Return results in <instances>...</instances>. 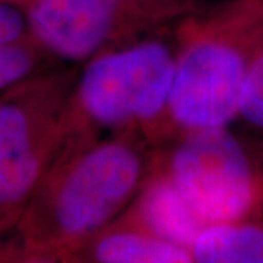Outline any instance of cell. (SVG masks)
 Returning a JSON list of instances; mask_svg holds the SVG:
<instances>
[{
  "label": "cell",
  "instance_id": "4",
  "mask_svg": "<svg viewBox=\"0 0 263 263\" xmlns=\"http://www.w3.org/2000/svg\"><path fill=\"white\" fill-rule=\"evenodd\" d=\"M176 60L148 41L94 59L79 82V103L94 122L120 126L154 119L167 108Z\"/></svg>",
  "mask_w": 263,
  "mask_h": 263
},
{
  "label": "cell",
  "instance_id": "8",
  "mask_svg": "<svg viewBox=\"0 0 263 263\" xmlns=\"http://www.w3.org/2000/svg\"><path fill=\"white\" fill-rule=\"evenodd\" d=\"M95 256L100 263H193L186 247L132 233L103 238L95 249Z\"/></svg>",
  "mask_w": 263,
  "mask_h": 263
},
{
  "label": "cell",
  "instance_id": "10",
  "mask_svg": "<svg viewBox=\"0 0 263 263\" xmlns=\"http://www.w3.org/2000/svg\"><path fill=\"white\" fill-rule=\"evenodd\" d=\"M38 48L32 38L0 46V92L9 91L32 78L38 66Z\"/></svg>",
  "mask_w": 263,
  "mask_h": 263
},
{
  "label": "cell",
  "instance_id": "7",
  "mask_svg": "<svg viewBox=\"0 0 263 263\" xmlns=\"http://www.w3.org/2000/svg\"><path fill=\"white\" fill-rule=\"evenodd\" d=\"M142 215L158 238L181 247L193 246L205 224L171 180L160 181L146 192Z\"/></svg>",
  "mask_w": 263,
  "mask_h": 263
},
{
  "label": "cell",
  "instance_id": "12",
  "mask_svg": "<svg viewBox=\"0 0 263 263\" xmlns=\"http://www.w3.org/2000/svg\"><path fill=\"white\" fill-rule=\"evenodd\" d=\"M29 38L25 10L16 3L0 0V46L16 44Z\"/></svg>",
  "mask_w": 263,
  "mask_h": 263
},
{
  "label": "cell",
  "instance_id": "5",
  "mask_svg": "<svg viewBox=\"0 0 263 263\" xmlns=\"http://www.w3.org/2000/svg\"><path fill=\"white\" fill-rule=\"evenodd\" d=\"M252 56L227 38L196 43L176 62L168 108L190 130L227 127L238 116L241 89Z\"/></svg>",
  "mask_w": 263,
  "mask_h": 263
},
{
  "label": "cell",
  "instance_id": "13",
  "mask_svg": "<svg viewBox=\"0 0 263 263\" xmlns=\"http://www.w3.org/2000/svg\"><path fill=\"white\" fill-rule=\"evenodd\" d=\"M247 263H263V228L257 227L250 245Z\"/></svg>",
  "mask_w": 263,
  "mask_h": 263
},
{
  "label": "cell",
  "instance_id": "9",
  "mask_svg": "<svg viewBox=\"0 0 263 263\" xmlns=\"http://www.w3.org/2000/svg\"><path fill=\"white\" fill-rule=\"evenodd\" d=\"M256 226L211 224L193 243V263H247Z\"/></svg>",
  "mask_w": 263,
  "mask_h": 263
},
{
  "label": "cell",
  "instance_id": "2",
  "mask_svg": "<svg viewBox=\"0 0 263 263\" xmlns=\"http://www.w3.org/2000/svg\"><path fill=\"white\" fill-rule=\"evenodd\" d=\"M170 180L209 226L237 222L257 199L249 155L227 127L190 133L173 154Z\"/></svg>",
  "mask_w": 263,
  "mask_h": 263
},
{
  "label": "cell",
  "instance_id": "3",
  "mask_svg": "<svg viewBox=\"0 0 263 263\" xmlns=\"http://www.w3.org/2000/svg\"><path fill=\"white\" fill-rule=\"evenodd\" d=\"M141 170V158L127 145L97 146L50 181L29 228L47 219L60 234L92 231L133 192Z\"/></svg>",
  "mask_w": 263,
  "mask_h": 263
},
{
  "label": "cell",
  "instance_id": "11",
  "mask_svg": "<svg viewBox=\"0 0 263 263\" xmlns=\"http://www.w3.org/2000/svg\"><path fill=\"white\" fill-rule=\"evenodd\" d=\"M238 116L254 129L263 130V47L252 54L247 66Z\"/></svg>",
  "mask_w": 263,
  "mask_h": 263
},
{
  "label": "cell",
  "instance_id": "6",
  "mask_svg": "<svg viewBox=\"0 0 263 263\" xmlns=\"http://www.w3.org/2000/svg\"><path fill=\"white\" fill-rule=\"evenodd\" d=\"M24 10L32 41L67 60L92 56L116 21L114 0H28Z\"/></svg>",
  "mask_w": 263,
  "mask_h": 263
},
{
  "label": "cell",
  "instance_id": "14",
  "mask_svg": "<svg viewBox=\"0 0 263 263\" xmlns=\"http://www.w3.org/2000/svg\"><path fill=\"white\" fill-rule=\"evenodd\" d=\"M16 263H56L51 257H48L41 252H31V253L25 254L22 257H19Z\"/></svg>",
  "mask_w": 263,
  "mask_h": 263
},
{
  "label": "cell",
  "instance_id": "1",
  "mask_svg": "<svg viewBox=\"0 0 263 263\" xmlns=\"http://www.w3.org/2000/svg\"><path fill=\"white\" fill-rule=\"evenodd\" d=\"M59 105L51 78H29L0 98V222L41 184L59 130Z\"/></svg>",
  "mask_w": 263,
  "mask_h": 263
},
{
  "label": "cell",
  "instance_id": "15",
  "mask_svg": "<svg viewBox=\"0 0 263 263\" xmlns=\"http://www.w3.org/2000/svg\"><path fill=\"white\" fill-rule=\"evenodd\" d=\"M3 2H10V3H16V5H25L28 0H3Z\"/></svg>",
  "mask_w": 263,
  "mask_h": 263
}]
</instances>
